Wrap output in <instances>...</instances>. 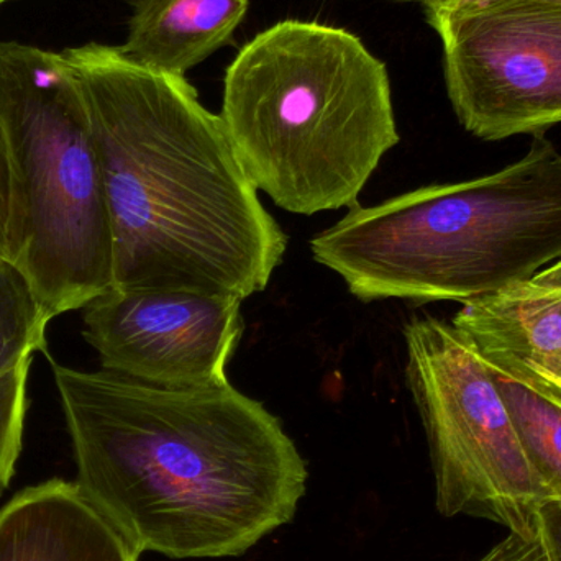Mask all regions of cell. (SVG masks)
Returning <instances> with one entry per match:
<instances>
[{"label":"cell","mask_w":561,"mask_h":561,"mask_svg":"<svg viewBox=\"0 0 561 561\" xmlns=\"http://www.w3.org/2000/svg\"><path fill=\"white\" fill-rule=\"evenodd\" d=\"M45 356L76 483L140 556L240 557L296 516L306 461L262 402L230 382L163 388Z\"/></svg>","instance_id":"obj_1"},{"label":"cell","mask_w":561,"mask_h":561,"mask_svg":"<svg viewBox=\"0 0 561 561\" xmlns=\"http://www.w3.org/2000/svg\"><path fill=\"white\" fill-rule=\"evenodd\" d=\"M88 105L114 243V289L213 294L266 289L287 236L263 207L220 115L186 78L151 71L118 46L62 51Z\"/></svg>","instance_id":"obj_2"},{"label":"cell","mask_w":561,"mask_h":561,"mask_svg":"<svg viewBox=\"0 0 561 561\" xmlns=\"http://www.w3.org/2000/svg\"><path fill=\"white\" fill-rule=\"evenodd\" d=\"M220 118L256 190L299 216L358 206L401 140L385 62L353 33L302 20L240 49Z\"/></svg>","instance_id":"obj_3"},{"label":"cell","mask_w":561,"mask_h":561,"mask_svg":"<svg viewBox=\"0 0 561 561\" xmlns=\"http://www.w3.org/2000/svg\"><path fill=\"white\" fill-rule=\"evenodd\" d=\"M310 252L365 302L491 296L561 259V153L540 135L496 173L353 207Z\"/></svg>","instance_id":"obj_4"},{"label":"cell","mask_w":561,"mask_h":561,"mask_svg":"<svg viewBox=\"0 0 561 561\" xmlns=\"http://www.w3.org/2000/svg\"><path fill=\"white\" fill-rule=\"evenodd\" d=\"M0 121L19 183L15 260L49 320L114 287V243L88 105L62 53L0 43Z\"/></svg>","instance_id":"obj_5"},{"label":"cell","mask_w":561,"mask_h":561,"mask_svg":"<svg viewBox=\"0 0 561 561\" xmlns=\"http://www.w3.org/2000/svg\"><path fill=\"white\" fill-rule=\"evenodd\" d=\"M404 340L405 376L427 435L438 513L536 536L549 493L483 356L454 323L434 317L411 320Z\"/></svg>","instance_id":"obj_6"},{"label":"cell","mask_w":561,"mask_h":561,"mask_svg":"<svg viewBox=\"0 0 561 561\" xmlns=\"http://www.w3.org/2000/svg\"><path fill=\"white\" fill-rule=\"evenodd\" d=\"M444 48L461 127L484 141L540 137L561 124V3L444 0L424 5Z\"/></svg>","instance_id":"obj_7"},{"label":"cell","mask_w":561,"mask_h":561,"mask_svg":"<svg viewBox=\"0 0 561 561\" xmlns=\"http://www.w3.org/2000/svg\"><path fill=\"white\" fill-rule=\"evenodd\" d=\"M242 300L112 287L84 307V339L102 369L163 388L227 385Z\"/></svg>","instance_id":"obj_8"},{"label":"cell","mask_w":561,"mask_h":561,"mask_svg":"<svg viewBox=\"0 0 561 561\" xmlns=\"http://www.w3.org/2000/svg\"><path fill=\"white\" fill-rule=\"evenodd\" d=\"M451 323L491 368L561 404V259L530 278L465 302Z\"/></svg>","instance_id":"obj_9"},{"label":"cell","mask_w":561,"mask_h":561,"mask_svg":"<svg viewBox=\"0 0 561 561\" xmlns=\"http://www.w3.org/2000/svg\"><path fill=\"white\" fill-rule=\"evenodd\" d=\"M78 483L26 488L0 510V561H138Z\"/></svg>","instance_id":"obj_10"},{"label":"cell","mask_w":561,"mask_h":561,"mask_svg":"<svg viewBox=\"0 0 561 561\" xmlns=\"http://www.w3.org/2000/svg\"><path fill=\"white\" fill-rule=\"evenodd\" d=\"M247 12L249 0H137L118 48L144 68L186 78L230 43Z\"/></svg>","instance_id":"obj_11"},{"label":"cell","mask_w":561,"mask_h":561,"mask_svg":"<svg viewBox=\"0 0 561 561\" xmlns=\"http://www.w3.org/2000/svg\"><path fill=\"white\" fill-rule=\"evenodd\" d=\"M49 322L25 276L0 259V493L15 474L30 365L35 353L48 352L45 333Z\"/></svg>","instance_id":"obj_12"},{"label":"cell","mask_w":561,"mask_h":561,"mask_svg":"<svg viewBox=\"0 0 561 561\" xmlns=\"http://www.w3.org/2000/svg\"><path fill=\"white\" fill-rule=\"evenodd\" d=\"M490 369L537 477L550 501L561 503V404L513 376Z\"/></svg>","instance_id":"obj_13"},{"label":"cell","mask_w":561,"mask_h":561,"mask_svg":"<svg viewBox=\"0 0 561 561\" xmlns=\"http://www.w3.org/2000/svg\"><path fill=\"white\" fill-rule=\"evenodd\" d=\"M19 183L5 128L0 121V259L15 260Z\"/></svg>","instance_id":"obj_14"},{"label":"cell","mask_w":561,"mask_h":561,"mask_svg":"<svg viewBox=\"0 0 561 561\" xmlns=\"http://www.w3.org/2000/svg\"><path fill=\"white\" fill-rule=\"evenodd\" d=\"M477 561H552L539 534L524 536L510 533L506 539L493 547Z\"/></svg>","instance_id":"obj_15"},{"label":"cell","mask_w":561,"mask_h":561,"mask_svg":"<svg viewBox=\"0 0 561 561\" xmlns=\"http://www.w3.org/2000/svg\"><path fill=\"white\" fill-rule=\"evenodd\" d=\"M537 534L542 539L550 560L561 561V503L547 501L537 514Z\"/></svg>","instance_id":"obj_16"},{"label":"cell","mask_w":561,"mask_h":561,"mask_svg":"<svg viewBox=\"0 0 561 561\" xmlns=\"http://www.w3.org/2000/svg\"><path fill=\"white\" fill-rule=\"evenodd\" d=\"M419 2H421L422 5H427V3L438 2V0H419Z\"/></svg>","instance_id":"obj_17"},{"label":"cell","mask_w":561,"mask_h":561,"mask_svg":"<svg viewBox=\"0 0 561 561\" xmlns=\"http://www.w3.org/2000/svg\"><path fill=\"white\" fill-rule=\"evenodd\" d=\"M7 2H13V0H0V7H2L3 3H7Z\"/></svg>","instance_id":"obj_18"},{"label":"cell","mask_w":561,"mask_h":561,"mask_svg":"<svg viewBox=\"0 0 561 561\" xmlns=\"http://www.w3.org/2000/svg\"><path fill=\"white\" fill-rule=\"evenodd\" d=\"M438 2H444V0H438ZM556 2H560L561 3V0H556ZM432 3H435V2H432ZM428 5V3H427Z\"/></svg>","instance_id":"obj_19"}]
</instances>
